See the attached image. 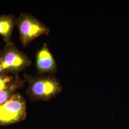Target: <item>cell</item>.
<instances>
[{"mask_svg":"<svg viewBox=\"0 0 129 129\" xmlns=\"http://www.w3.org/2000/svg\"><path fill=\"white\" fill-rule=\"evenodd\" d=\"M24 77L29 83L28 94L34 101H49L63 89L60 81L53 75L38 76L25 75Z\"/></svg>","mask_w":129,"mask_h":129,"instance_id":"obj_1","label":"cell"},{"mask_svg":"<svg viewBox=\"0 0 129 129\" xmlns=\"http://www.w3.org/2000/svg\"><path fill=\"white\" fill-rule=\"evenodd\" d=\"M21 41L26 46L33 40L43 35H48L50 28L31 14L21 13L16 20Z\"/></svg>","mask_w":129,"mask_h":129,"instance_id":"obj_2","label":"cell"},{"mask_svg":"<svg viewBox=\"0 0 129 129\" xmlns=\"http://www.w3.org/2000/svg\"><path fill=\"white\" fill-rule=\"evenodd\" d=\"M0 63L6 73H12L17 76L19 72L30 66L32 62L12 42L6 44L0 51Z\"/></svg>","mask_w":129,"mask_h":129,"instance_id":"obj_3","label":"cell"},{"mask_svg":"<svg viewBox=\"0 0 129 129\" xmlns=\"http://www.w3.org/2000/svg\"><path fill=\"white\" fill-rule=\"evenodd\" d=\"M26 116V103L18 93L0 106V124L13 123L23 120Z\"/></svg>","mask_w":129,"mask_h":129,"instance_id":"obj_4","label":"cell"},{"mask_svg":"<svg viewBox=\"0 0 129 129\" xmlns=\"http://www.w3.org/2000/svg\"><path fill=\"white\" fill-rule=\"evenodd\" d=\"M36 66L39 75L46 73L53 75L57 71L55 59L46 43L44 44L36 54Z\"/></svg>","mask_w":129,"mask_h":129,"instance_id":"obj_5","label":"cell"},{"mask_svg":"<svg viewBox=\"0 0 129 129\" xmlns=\"http://www.w3.org/2000/svg\"><path fill=\"white\" fill-rule=\"evenodd\" d=\"M16 20L12 14L0 15V35L3 37L6 44L12 43L11 36Z\"/></svg>","mask_w":129,"mask_h":129,"instance_id":"obj_6","label":"cell"},{"mask_svg":"<svg viewBox=\"0 0 129 129\" xmlns=\"http://www.w3.org/2000/svg\"><path fill=\"white\" fill-rule=\"evenodd\" d=\"M22 82V81L16 76L7 88L0 91V106L9 100L13 96L14 91L21 86Z\"/></svg>","mask_w":129,"mask_h":129,"instance_id":"obj_7","label":"cell"},{"mask_svg":"<svg viewBox=\"0 0 129 129\" xmlns=\"http://www.w3.org/2000/svg\"><path fill=\"white\" fill-rule=\"evenodd\" d=\"M14 79L13 76L6 74L0 75V91L7 88Z\"/></svg>","mask_w":129,"mask_h":129,"instance_id":"obj_8","label":"cell"},{"mask_svg":"<svg viewBox=\"0 0 129 129\" xmlns=\"http://www.w3.org/2000/svg\"><path fill=\"white\" fill-rule=\"evenodd\" d=\"M6 74L5 71H4L3 69H2V66L1 64V63H0V75H3V74Z\"/></svg>","mask_w":129,"mask_h":129,"instance_id":"obj_9","label":"cell"}]
</instances>
